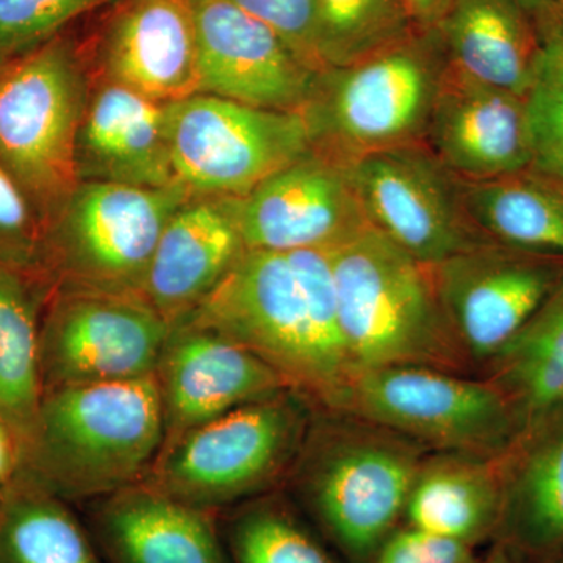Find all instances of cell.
I'll list each match as a JSON object with an SVG mask.
<instances>
[{
	"label": "cell",
	"instance_id": "obj_41",
	"mask_svg": "<svg viewBox=\"0 0 563 563\" xmlns=\"http://www.w3.org/2000/svg\"><path fill=\"white\" fill-rule=\"evenodd\" d=\"M5 60H2V58H0V68H2L3 65H5Z\"/></svg>",
	"mask_w": 563,
	"mask_h": 563
},
{
	"label": "cell",
	"instance_id": "obj_6",
	"mask_svg": "<svg viewBox=\"0 0 563 563\" xmlns=\"http://www.w3.org/2000/svg\"><path fill=\"white\" fill-rule=\"evenodd\" d=\"M90 87L87 63L62 35L0 68V165L46 229L80 184L77 133Z\"/></svg>",
	"mask_w": 563,
	"mask_h": 563
},
{
	"label": "cell",
	"instance_id": "obj_33",
	"mask_svg": "<svg viewBox=\"0 0 563 563\" xmlns=\"http://www.w3.org/2000/svg\"><path fill=\"white\" fill-rule=\"evenodd\" d=\"M46 225L14 177L0 165V265L33 274L44 268Z\"/></svg>",
	"mask_w": 563,
	"mask_h": 563
},
{
	"label": "cell",
	"instance_id": "obj_18",
	"mask_svg": "<svg viewBox=\"0 0 563 563\" xmlns=\"http://www.w3.org/2000/svg\"><path fill=\"white\" fill-rule=\"evenodd\" d=\"M424 144L463 181L529 168L532 152L525 98L479 84L448 65Z\"/></svg>",
	"mask_w": 563,
	"mask_h": 563
},
{
	"label": "cell",
	"instance_id": "obj_32",
	"mask_svg": "<svg viewBox=\"0 0 563 563\" xmlns=\"http://www.w3.org/2000/svg\"><path fill=\"white\" fill-rule=\"evenodd\" d=\"M114 0H0V58L27 54L60 35L70 21Z\"/></svg>",
	"mask_w": 563,
	"mask_h": 563
},
{
	"label": "cell",
	"instance_id": "obj_20",
	"mask_svg": "<svg viewBox=\"0 0 563 563\" xmlns=\"http://www.w3.org/2000/svg\"><path fill=\"white\" fill-rule=\"evenodd\" d=\"M244 251L231 199L191 198L166 224L141 295L173 329L217 288Z\"/></svg>",
	"mask_w": 563,
	"mask_h": 563
},
{
	"label": "cell",
	"instance_id": "obj_23",
	"mask_svg": "<svg viewBox=\"0 0 563 563\" xmlns=\"http://www.w3.org/2000/svg\"><path fill=\"white\" fill-rule=\"evenodd\" d=\"M435 31L451 68L525 98L539 58L540 38L515 0H454Z\"/></svg>",
	"mask_w": 563,
	"mask_h": 563
},
{
	"label": "cell",
	"instance_id": "obj_17",
	"mask_svg": "<svg viewBox=\"0 0 563 563\" xmlns=\"http://www.w3.org/2000/svg\"><path fill=\"white\" fill-rule=\"evenodd\" d=\"M88 69L92 79L122 85L155 102L198 95L190 0H118Z\"/></svg>",
	"mask_w": 563,
	"mask_h": 563
},
{
	"label": "cell",
	"instance_id": "obj_27",
	"mask_svg": "<svg viewBox=\"0 0 563 563\" xmlns=\"http://www.w3.org/2000/svg\"><path fill=\"white\" fill-rule=\"evenodd\" d=\"M29 276L0 265V418L24 440L44 398L38 296Z\"/></svg>",
	"mask_w": 563,
	"mask_h": 563
},
{
	"label": "cell",
	"instance_id": "obj_40",
	"mask_svg": "<svg viewBox=\"0 0 563 563\" xmlns=\"http://www.w3.org/2000/svg\"><path fill=\"white\" fill-rule=\"evenodd\" d=\"M551 563H563V551L561 554L558 555V558L554 559Z\"/></svg>",
	"mask_w": 563,
	"mask_h": 563
},
{
	"label": "cell",
	"instance_id": "obj_24",
	"mask_svg": "<svg viewBox=\"0 0 563 563\" xmlns=\"http://www.w3.org/2000/svg\"><path fill=\"white\" fill-rule=\"evenodd\" d=\"M206 514L140 483L111 495L103 525L125 563H225Z\"/></svg>",
	"mask_w": 563,
	"mask_h": 563
},
{
	"label": "cell",
	"instance_id": "obj_39",
	"mask_svg": "<svg viewBox=\"0 0 563 563\" xmlns=\"http://www.w3.org/2000/svg\"><path fill=\"white\" fill-rule=\"evenodd\" d=\"M479 563H523L515 559L512 554L507 553L503 547L495 543V547L492 548L490 553L485 555V558L479 559Z\"/></svg>",
	"mask_w": 563,
	"mask_h": 563
},
{
	"label": "cell",
	"instance_id": "obj_3",
	"mask_svg": "<svg viewBox=\"0 0 563 563\" xmlns=\"http://www.w3.org/2000/svg\"><path fill=\"white\" fill-rule=\"evenodd\" d=\"M448 69L439 32L415 31L363 60L322 69L301 110L312 151L339 165L424 143Z\"/></svg>",
	"mask_w": 563,
	"mask_h": 563
},
{
	"label": "cell",
	"instance_id": "obj_37",
	"mask_svg": "<svg viewBox=\"0 0 563 563\" xmlns=\"http://www.w3.org/2000/svg\"><path fill=\"white\" fill-rule=\"evenodd\" d=\"M515 2L528 14L536 29L563 18V0H515Z\"/></svg>",
	"mask_w": 563,
	"mask_h": 563
},
{
	"label": "cell",
	"instance_id": "obj_29",
	"mask_svg": "<svg viewBox=\"0 0 563 563\" xmlns=\"http://www.w3.org/2000/svg\"><path fill=\"white\" fill-rule=\"evenodd\" d=\"M0 542L10 563H99L73 515L36 493L7 507Z\"/></svg>",
	"mask_w": 563,
	"mask_h": 563
},
{
	"label": "cell",
	"instance_id": "obj_25",
	"mask_svg": "<svg viewBox=\"0 0 563 563\" xmlns=\"http://www.w3.org/2000/svg\"><path fill=\"white\" fill-rule=\"evenodd\" d=\"M459 181L466 214L485 239L563 258V179L529 166Z\"/></svg>",
	"mask_w": 563,
	"mask_h": 563
},
{
	"label": "cell",
	"instance_id": "obj_5",
	"mask_svg": "<svg viewBox=\"0 0 563 563\" xmlns=\"http://www.w3.org/2000/svg\"><path fill=\"white\" fill-rule=\"evenodd\" d=\"M317 404L282 390L163 444L143 483L209 509L252 498L290 476Z\"/></svg>",
	"mask_w": 563,
	"mask_h": 563
},
{
	"label": "cell",
	"instance_id": "obj_7",
	"mask_svg": "<svg viewBox=\"0 0 563 563\" xmlns=\"http://www.w3.org/2000/svg\"><path fill=\"white\" fill-rule=\"evenodd\" d=\"M333 409L384 426L435 453L498 459L523 433L512 404L490 380L432 366L355 373Z\"/></svg>",
	"mask_w": 563,
	"mask_h": 563
},
{
	"label": "cell",
	"instance_id": "obj_21",
	"mask_svg": "<svg viewBox=\"0 0 563 563\" xmlns=\"http://www.w3.org/2000/svg\"><path fill=\"white\" fill-rule=\"evenodd\" d=\"M501 470L495 543L523 563L553 562L563 551V412L525 432Z\"/></svg>",
	"mask_w": 563,
	"mask_h": 563
},
{
	"label": "cell",
	"instance_id": "obj_9",
	"mask_svg": "<svg viewBox=\"0 0 563 563\" xmlns=\"http://www.w3.org/2000/svg\"><path fill=\"white\" fill-rule=\"evenodd\" d=\"M191 198L180 185L80 181L47 225L44 266L58 287L141 292L166 224Z\"/></svg>",
	"mask_w": 563,
	"mask_h": 563
},
{
	"label": "cell",
	"instance_id": "obj_38",
	"mask_svg": "<svg viewBox=\"0 0 563 563\" xmlns=\"http://www.w3.org/2000/svg\"><path fill=\"white\" fill-rule=\"evenodd\" d=\"M11 432L13 431L9 424L0 418V487L10 479L14 466H16V451H14Z\"/></svg>",
	"mask_w": 563,
	"mask_h": 563
},
{
	"label": "cell",
	"instance_id": "obj_11",
	"mask_svg": "<svg viewBox=\"0 0 563 563\" xmlns=\"http://www.w3.org/2000/svg\"><path fill=\"white\" fill-rule=\"evenodd\" d=\"M169 333L141 292L58 287L41 328L44 393L154 376Z\"/></svg>",
	"mask_w": 563,
	"mask_h": 563
},
{
	"label": "cell",
	"instance_id": "obj_16",
	"mask_svg": "<svg viewBox=\"0 0 563 563\" xmlns=\"http://www.w3.org/2000/svg\"><path fill=\"white\" fill-rule=\"evenodd\" d=\"M155 379L165 420L163 444L290 388L279 373L246 347L188 324L172 329Z\"/></svg>",
	"mask_w": 563,
	"mask_h": 563
},
{
	"label": "cell",
	"instance_id": "obj_31",
	"mask_svg": "<svg viewBox=\"0 0 563 563\" xmlns=\"http://www.w3.org/2000/svg\"><path fill=\"white\" fill-rule=\"evenodd\" d=\"M236 563H336L279 498L252 503L233 526Z\"/></svg>",
	"mask_w": 563,
	"mask_h": 563
},
{
	"label": "cell",
	"instance_id": "obj_26",
	"mask_svg": "<svg viewBox=\"0 0 563 563\" xmlns=\"http://www.w3.org/2000/svg\"><path fill=\"white\" fill-rule=\"evenodd\" d=\"M477 376L509 399L523 433L563 412V280Z\"/></svg>",
	"mask_w": 563,
	"mask_h": 563
},
{
	"label": "cell",
	"instance_id": "obj_15",
	"mask_svg": "<svg viewBox=\"0 0 563 563\" xmlns=\"http://www.w3.org/2000/svg\"><path fill=\"white\" fill-rule=\"evenodd\" d=\"M231 203L247 251L332 250L369 225L343 166L313 151Z\"/></svg>",
	"mask_w": 563,
	"mask_h": 563
},
{
	"label": "cell",
	"instance_id": "obj_22",
	"mask_svg": "<svg viewBox=\"0 0 563 563\" xmlns=\"http://www.w3.org/2000/svg\"><path fill=\"white\" fill-rule=\"evenodd\" d=\"M501 461L431 451L415 476L402 525L473 548L495 540L503 506Z\"/></svg>",
	"mask_w": 563,
	"mask_h": 563
},
{
	"label": "cell",
	"instance_id": "obj_8",
	"mask_svg": "<svg viewBox=\"0 0 563 563\" xmlns=\"http://www.w3.org/2000/svg\"><path fill=\"white\" fill-rule=\"evenodd\" d=\"M179 324L220 333L246 347L279 373L291 390L318 407L332 409L343 395L342 379L318 346L288 254L244 251L217 288Z\"/></svg>",
	"mask_w": 563,
	"mask_h": 563
},
{
	"label": "cell",
	"instance_id": "obj_10",
	"mask_svg": "<svg viewBox=\"0 0 563 563\" xmlns=\"http://www.w3.org/2000/svg\"><path fill=\"white\" fill-rule=\"evenodd\" d=\"M166 125L174 177L195 198H243L312 152L301 113L202 92L166 103Z\"/></svg>",
	"mask_w": 563,
	"mask_h": 563
},
{
	"label": "cell",
	"instance_id": "obj_2",
	"mask_svg": "<svg viewBox=\"0 0 563 563\" xmlns=\"http://www.w3.org/2000/svg\"><path fill=\"white\" fill-rule=\"evenodd\" d=\"M329 254L351 377L406 365L474 374L444 320L431 266L372 225Z\"/></svg>",
	"mask_w": 563,
	"mask_h": 563
},
{
	"label": "cell",
	"instance_id": "obj_36",
	"mask_svg": "<svg viewBox=\"0 0 563 563\" xmlns=\"http://www.w3.org/2000/svg\"><path fill=\"white\" fill-rule=\"evenodd\" d=\"M417 31H433L454 0H404Z\"/></svg>",
	"mask_w": 563,
	"mask_h": 563
},
{
	"label": "cell",
	"instance_id": "obj_35",
	"mask_svg": "<svg viewBox=\"0 0 563 563\" xmlns=\"http://www.w3.org/2000/svg\"><path fill=\"white\" fill-rule=\"evenodd\" d=\"M470 544L401 526L369 563H479Z\"/></svg>",
	"mask_w": 563,
	"mask_h": 563
},
{
	"label": "cell",
	"instance_id": "obj_1",
	"mask_svg": "<svg viewBox=\"0 0 563 563\" xmlns=\"http://www.w3.org/2000/svg\"><path fill=\"white\" fill-rule=\"evenodd\" d=\"M431 451L344 410L318 407L290 476L347 563H369L401 528L410 488Z\"/></svg>",
	"mask_w": 563,
	"mask_h": 563
},
{
	"label": "cell",
	"instance_id": "obj_34",
	"mask_svg": "<svg viewBox=\"0 0 563 563\" xmlns=\"http://www.w3.org/2000/svg\"><path fill=\"white\" fill-rule=\"evenodd\" d=\"M273 29L314 73L322 66L317 51L318 0H231Z\"/></svg>",
	"mask_w": 563,
	"mask_h": 563
},
{
	"label": "cell",
	"instance_id": "obj_28",
	"mask_svg": "<svg viewBox=\"0 0 563 563\" xmlns=\"http://www.w3.org/2000/svg\"><path fill=\"white\" fill-rule=\"evenodd\" d=\"M415 31L404 0H318L317 51L322 69L363 60Z\"/></svg>",
	"mask_w": 563,
	"mask_h": 563
},
{
	"label": "cell",
	"instance_id": "obj_14",
	"mask_svg": "<svg viewBox=\"0 0 563 563\" xmlns=\"http://www.w3.org/2000/svg\"><path fill=\"white\" fill-rule=\"evenodd\" d=\"M202 95L301 113L314 73L273 29L231 0H190Z\"/></svg>",
	"mask_w": 563,
	"mask_h": 563
},
{
	"label": "cell",
	"instance_id": "obj_12",
	"mask_svg": "<svg viewBox=\"0 0 563 563\" xmlns=\"http://www.w3.org/2000/svg\"><path fill=\"white\" fill-rule=\"evenodd\" d=\"M431 274L455 343L479 374L562 284L563 258L487 240Z\"/></svg>",
	"mask_w": 563,
	"mask_h": 563
},
{
	"label": "cell",
	"instance_id": "obj_13",
	"mask_svg": "<svg viewBox=\"0 0 563 563\" xmlns=\"http://www.w3.org/2000/svg\"><path fill=\"white\" fill-rule=\"evenodd\" d=\"M366 222L432 266L487 242L463 207L461 181L424 143L374 152L343 166Z\"/></svg>",
	"mask_w": 563,
	"mask_h": 563
},
{
	"label": "cell",
	"instance_id": "obj_30",
	"mask_svg": "<svg viewBox=\"0 0 563 563\" xmlns=\"http://www.w3.org/2000/svg\"><path fill=\"white\" fill-rule=\"evenodd\" d=\"M537 32L539 58L525 96L531 166L563 179V18Z\"/></svg>",
	"mask_w": 563,
	"mask_h": 563
},
{
	"label": "cell",
	"instance_id": "obj_19",
	"mask_svg": "<svg viewBox=\"0 0 563 563\" xmlns=\"http://www.w3.org/2000/svg\"><path fill=\"white\" fill-rule=\"evenodd\" d=\"M80 181L132 187L179 185L169 154L166 103L92 79L76 144Z\"/></svg>",
	"mask_w": 563,
	"mask_h": 563
},
{
	"label": "cell",
	"instance_id": "obj_4",
	"mask_svg": "<svg viewBox=\"0 0 563 563\" xmlns=\"http://www.w3.org/2000/svg\"><path fill=\"white\" fill-rule=\"evenodd\" d=\"M25 442L66 495H113L143 483L165 442L155 374L44 393Z\"/></svg>",
	"mask_w": 563,
	"mask_h": 563
}]
</instances>
